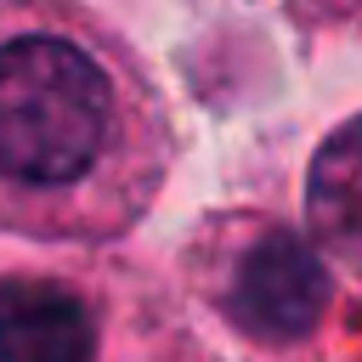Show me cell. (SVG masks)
I'll use <instances>...</instances> for the list:
<instances>
[{
  "label": "cell",
  "mask_w": 362,
  "mask_h": 362,
  "mask_svg": "<svg viewBox=\"0 0 362 362\" xmlns=\"http://www.w3.org/2000/svg\"><path fill=\"white\" fill-rule=\"evenodd\" d=\"M181 136L147 57L85 0H0V238L90 255L130 238Z\"/></svg>",
  "instance_id": "cell-1"
},
{
  "label": "cell",
  "mask_w": 362,
  "mask_h": 362,
  "mask_svg": "<svg viewBox=\"0 0 362 362\" xmlns=\"http://www.w3.org/2000/svg\"><path fill=\"white\" fill-rule=\"evenodd\" d=\"M181 283L238 345L272 362H311L334 311L328 255L272 209H209L181 249Z\"/></svg>",
  "instance_id": "cell-2"
},
{
  "label": "cell",
  "mask_w": 362,
  "mask_h": 362,
  "mask_svg": "<svg viewBox=\"0 0 362 362\" xmlns=\"http://www.w3.org/2000/svg\"><path fill=\"white\" fill-rule=\"evenodd\" d=\"M141 277L113 255L0 266V362H107Z\"/></svg>",
  "instance_id": "cell-3"
},
{
  "label": "cell",
  "mask_w": 362,
  "mask_h": 362,
  "mask_svg": "<svg viewBox=\"0 0 362 362\" xmlns=\"http://www.w3.org/2000/svg\"><path fill=\"white\" fill-rule=\"evenodd\" d=\"M305 232L328 266L362 277V113L339 119L305 170Z\"/></svg>",
  "instance_id": "cell-4"
},
{
  "label": "cell",
  "mask_w": 362,
  "mask_h": 362,
  "mask_svg": "<svg viewBox=\"0 0 362 362\" xmlns=\"http://www.w3.org/2000/svg\"><path fill=\"white\" fill-rule=\"evenodd\" d=\"M107 362H209V356L198 351L192 328L170 311L164 288L153 277H141L136 311H130V322H124V334H119V345H113Z\"/></svg>",
  "instance_id": "cell-5"
},
{
  "label": "cell",
  "mask_w": 362,
  "mask_h": 362,
  "mask_svg": "<svg viewBox=\"0 0 362 362\" xmlns=\"http://www.w3.org/2000/svg\"><path fill=\"white\" fill-rule=\"evenodd\" d=\"M300 28L317 34H362V0H283Z\"/></svg>",
  "instance_id": "cell-6"
}]
</instances>
